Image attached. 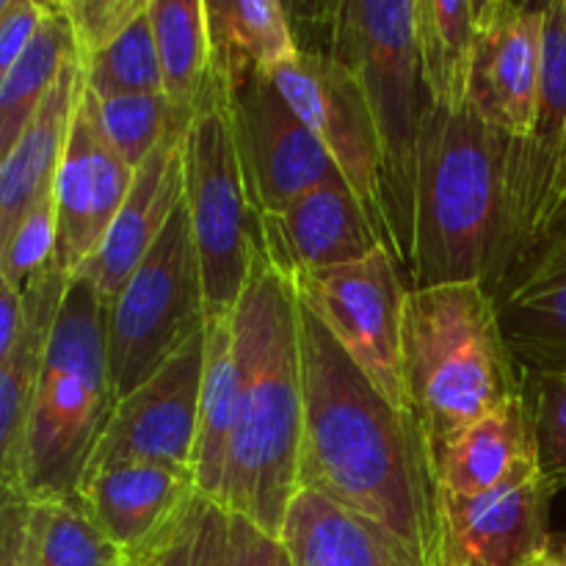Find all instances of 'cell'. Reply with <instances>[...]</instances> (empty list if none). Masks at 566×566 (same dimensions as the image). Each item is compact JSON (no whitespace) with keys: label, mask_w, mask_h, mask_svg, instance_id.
Returning <instances> with one entry per match:
<instances>
[{"label":"cell","mask_w":566,"mask_h":566,"mask_svg":"<svg viewBox=\"0 0 566 566\" xmlns=\"http://www.w3.org/2000/svg\"><path fill=\"white\" fill-rule=\"evenodd\" d=\"M205 379V332L153 379L116 403L83 479L114 464H175L193 470Z\"/></svg>","instance_id":"13"},{"label":"cell","mask_w":566,"mask_h":566,"mask_svg":"<svg viewBox=\"0 0 566 566\" xmlns=\"http://www.w3.org/2000/svg\"><path fill=\"white\" fill-rule=\"evenodd\" d=\"M528 398L534 409L536 453L542 473L556 490L566 486V379L528 376Z\"/></svg>","instance_id":"35"},{"label":"cell","mask_w":566,"mask_h":566,"mask_svg":"<svg viewBox=\"0 0 566 566\" xmlns=\"http://www.w3.org/2000/svg\"><path fill=\"white\" fill-rule=\"evenodd\" d=\"M296 296L318 315L370 385L401 412H412L403 381V304L409 287L392 249L293 282Z\"/></svg>","instance_id":"9"},{"label":"cell","mask_w":566,"mask_h":566,"mask_svg":"<svg viewBox=\"0 0 566 566\" xmlns=\"http://www.w3.org/2000/svg\"><path fill=\"white\" fill-rule=\"evenodd\" d=\"M22 326V291L0 280V357L11 352Z\"/></svg>","instance_id":"39"},{"label":"cell","mask_w":566,"mask_h":566,"mask_svg":"<svg viewBox=\"0 0 566 566\" xmlns=\"http://www.w3.org/2000/svg\"><path fill=\"white\" fill-rule=\"evenodd\" d=\"M271 77L287 105L326 149L343 182L352 188L379 232L381 243L392 249L387 230L381 142L363 83L337 59L313 53H298Z\"/></svg>","instance_id":"11"},{"label":"cell","mask_w":566,"mask_h":566,"mask_svg":"<svg viewBox=\"0 0 566 566\" xmlns=\"http://www.w3.org/2000/svg\"><path fill=\"white\" fill-rule=\"evenodd\" d=\"M403 381L431 468L462 431L528 390L481 282L415 287L403 304Z\"/></svg>","instance_id":"4"},{"label":"cell","mask_w":566,"mask_h":566,"mask_svg":"<svg viewBox=\"0 0 566 566\" xmlns=\"http://www.w3.org/2000/svg\"><path fill=\"white\" fill-rule=\"evenodd\" d=\"M75 59H81L75 28L59 0V3H50L48 20L39 28L36 39L28 44L25 53L14 61L11 70L0 75V158L14 149L61 72Z\"/></svg>","instance_id":"29"},{"label":"cell","mask_w":566,"mask_h":566,"mask_svg":"<svg viewBox=\"0 0 566 566\" xmlns=\"http://www.w3.org/2000/svg\"><path fill=\"white\" fill-rule=\"evenodd\" d=\"M238 409L235 329L230 315H213L205 326V379L199 403V437L193 451V473L199 492L221 503L227 464H230L232 429Z\"/></svg>","instance_id":"27"},{"label":"cell","mask_w":566,"mask_h":566,"mask_svg":"<svg viewBox=\"0 0 566 566\" xmlns=\"http://www.w3.org/2000/svg\"><path fill=\"white\" fill-rule=\"evenodd\" d=\"M97 114L108 142L133 169H138L175 127L191 125L175 114L166 94H125V97L97 99Z\"/></svg>","instance_id":"33"},{"label":"cell","mask_w":566,"mask_h":566,"mask_svg":"<svg viewBox=\"0 0 566 566\" xmlns=\"http://www.w3.org/2000/svg\"><path fill=\"white\" fill-rule=\"evenodd\" d=\"M238 409L221 506L280 536L298 495L304 429L298 304L291 282L254 254L252 276L232 310Z\"/></svg>","instance_id":"2"},{"label":"cell","mask_w":566,"mask_h":566,"mask_svg":"<svg viewBox=\"0 0 566 566\" xmlns=\"http://www.w3.org/2000/svg\"><path fill=\"white\" fill-rule=\"evenodd\" d=\"M545 6L481 0L470 105L509 138H525L536 119L545 50Z\"/></svg>","instance_id":"16"},{"label":"cell","mask_w":566,"mask_h":566,"mask_svg":"<svg viewBox=\"0 0 566 566\" xmlns=\"http://www.w3.org/2000/svg\"><path fill=\"white\" fill-rule=\"evenodd\" d=\"M149 22L164 66V94L191 122L213 75L208 0H149Z\"/></svg>","instance_id":"30"},{"label":"cell","mask_w":566,"mask_h":566,"mask_svg":"<svg viewBox=\"0 0 566 566\" xmlns=\"http://www.w3.org/2000/svg\"><path fill=\"white\" fill-rule=\"evenodd\" d=\"M77 495L127 556L144 558L199 495V484L191 468L114 464L86 475Z\"/></svg>","instance_id":"20"},{"label":"cell","mask_w":566,"mask_h":566,"mask_svg":"<svg viewBox=\"0 0 566 566\" xmlns=\"http://www.w3.org/2000/svg\"><path fill=\"white\" fill-rule=\"evenodd\" d=\"M509 136L475 114L431 105L415 199V287L481 282L501 271L506 235Z\"/></svg>","instance_id":"3"},{"label":"cell","mask_w":566,"mask_h":566,"mask_svg":"<svg viewBox=\"0 0 566 566\" xmlns=\"http://www.w3.org/2000/svg\"><path fill=\"white\" fill-rule=\"evenodd\" d=\"M188 127H175L136 169L133 188L105 235L103 247L81 269L86 282L108 307L127 285L142 260L169 224L171 213L182 202V138Z\"/></svg>","instance_id":"19"},{"label":"cell","mask_w":566,"mask_h":566,"mask_svg":"<svg viewBox=\"0 0 566 566\" xmlns=\"http://www.w3.org/2000/svg\"><path fill=\"white\" fill-rule=\"evenodd\" d=\"M213 70L224 83L249 72L274 75L298 55L287 9L276 0H208Z\"/></svg>","instance_id":"26"},{"label":"cell","mask_w":566,"mask_h":566,"mask_svg":"<svg viewBox=\"0 0 566 566\" xmlns=\"http://www.w3.org/2000/svg\"><path fill=\"white\" fill-rule=\"evenodd\" d=\"M558 556H562V558H564V562H566V545L562 547V551H558Z\"/></svg>","instance_id":"42"},{"label":"cell","mask_w":566,"mask_h":566,"mask_svg":"<svg viewBox=\"0 0 566 566\" xmlns=\"http://www.w3.org/2000/svg\"><path fill=\"white\" fill-rule=\"evenodd\" d=\"M525 566H566V562L558 556V551H547L542 556H536L534 562H528Z\"/></svg>","instance_id":"40"},{"label":"cell","mask_w":566,"mask_h":566,"mask_svg":"<svg viewBox=\"0 0 566 566\" xmlns=\"http://www.w3.org/2000/svg\"><path fill=\"white\" fill-rule=\"evenodd\" d=\"M127 566H147V564H144V562H138V558H133V562L127 564Z\"/></svg>","instance_id":"41"},{"label":"cell","mask_w":566,"mask_h":566,"mask_svg":"<svg viewBox=\"0 0 566 566\" xmlns=\"http://www.w3.org/2000/svg\"><path fill=\"white\" fill-rule=\"evenodd\" d=\"M566 210V0L545 6V50L536 119L509 138L506 235L497 282ZM492 285V287H495ZM490 287V291H492Z\"/></svg>","instance_id":"10"},{"label":"cell","mask_w":566,"mask_h":566,"mask_svg":"<svg viewBox=\"0 0 566 566\" xmlns=\"http://www.w3.org/2000/svg\"><path fill=\"white\" fill-rule=\"evenodd\" d=\"M130 562L94 520L81 495L31 497L25 566H127Z\"/></svg>","instance_id":"31"},{"label":"cell","mask_w":566,"mask_h":566,"mask_svg":"<svg viewBox=\"0 0 566 566\" xmlns=\"http://www.w3.org/2000/svg\"><path fill=\"white\" fill-rule=\"evenodd\" d=\"M296 304L304 387L298 490L363 514L434 566L437 479L418 418L392 407L318 315L298 296Z\"/></svg>","instance_id":"1"},{"label":"cell","mask_w":566,"mask_h":566,"mask_svg":"<svg viewBox=\"0 0 566 566\" xmlns=\"http://www.w3.org/2000/svg\"><path fill=\"white\" fill-rule=\"evenodd\" d=\"M83 88V61L75 59L61 72L14 149L0 158V241L14 230L28 208L53 191Z\"/></svg>","instance_id":"23"},{"label":"cell","mask_w":566,"mask_h":566,"mask_svg":"<svg viewBox=\"0 0 566 566\" xmlns=\"http://www.w3.org/2000/svg\"><path fill=\"white\" fill-rule=\"evenodd\" d=\"M83 77L97 99L164 94V66L149 11H144L114 44L83 61Z\"/></svg>","instance_id":"32"},{"label":"cell","mask_w":566,"mask_h":566,"mask_svg":"<svg viewBox=\"0 0 566 566\" xmlns=\"http://www.w3.org/2000/svg\"><path fill=\"white\" fill-rule=\"evenodd\" d=\"M28 495H3L0 501V566H25Z\"/></svg>","instance_id":"38"},{"label":"cell","mask_w":566,"mask_h":566,"mask_svg":"<svg viewBox=\"0 0 566 566\" xmlns=\"http://www.w3.org/2000/svg\"><path fill=\"white\" fill-rule=\"evenodd\" d=\"M542 470L479 497L437 490L434 566H525L551 545V501Z\"/></svg>","instance_id":"14"},{"label":"cell","mask_w":566,"mask_h":566,"mask_svg":"<svg viewBox=\"0 0 566 566\" xmlns=\"http://www.w3.org/2000/svg\"><path fill=\"white\" fill-rule=\"evenodd\" d=\"M182 199L202 263L208 318L230 315L263 238L232 136L230 97L216 70L182 138Z\"/></svg>","instance_id":"7"},{"label":"cell","mask_w":566,"mask_h":566,"mask_svg":"<svg viewBox=\"0 0 566 566\" xmlns=\"http://www.w3.org/2000/svg\"><path fill=\"white\" fill-rule=\"evenodd\" d=\"M479 9L481 0H418L415 42L434 108L462 111L470 105Z\"/></svg>","instance_id":"28"},{"label":"cell","mask_w":566,"mask_h":566,"mask_svg":"<svg viewBox=\"0 0 566 566\" xmlns=\"http://www.w3.org/2000/svg\"><path fill=\"white\" fill-rule=\"evenodd\" d=\"M293 566H423L363 514L298 490L280 534Z\"/></svg>","instance_id":"24"},{"label":"cell","mask_w":566,"mask_h":566,"mask_svg":"<svg viewBox=\"0 0 566 566\" xmlns=\"http://www.w3.org/2000/svg\"><path fill=\"white\" fill-rule=\"evenodd\" d=\"M136 169L116 153L105 136L97 114V97L83 88L72 122L70 142L53 182L55 213H59V249L55 263L70 276L103 247L122 205L133 188Z\"/></svg>","instance_id":"15"},{"label":"cell","mask_w":566,"mask_h":566,"mask_svg":"<svg viewBox=\"0 0 566 566\" xmlns=\"http://www.w3.org/2000/svg\"><path fill=\"white\" fill-rule=\"evenodd\" d=\"M260 238L269 263L291 285L298 276L354 263L385 247L343 180L302 193L285 210L260 216Z\"/></svg>","instance_id":"18"},{"label":"cell","mask_w":566,"mask_h":566,"mask_svg":"<svg viewBox=\"0 0 566 566\" xmlns=\"http://www.w3.org/2000/svg\"><path fill=\"white\" fill-rule=\"evenodd\" d=\"M72 28H75L81 61L114 44L138 17L149 0H61Z\"/></svg>","instance_id":"36"},{"label":"cell","mask_w":566,"mask_h":566,"mask_svg":"<svg viewBox=\"0 0 566 566\" xmlns=\"http://www.w3.org/2000/svg\"><path fill=\"white\" fill-rule=\"evenodd\" d=\"M490 293L520 368L566 379V210Z\"/></svg>","instance_id":"17"},{"label":"cell","mask_w":566,"mask_h":566,"mask_svg":"<svg viewBox=\"0 0 566 566\" xmlns=\"http://www.w3.org/2000/svg\"><path fill=\"white\" fill-rule=\"evenodd\" d=\"M138 562L147 566H293L280 536L202 492L193 495Z\"/></svg>","instance_id":"25"},{"label":"cell","mask_w":566,"mask_h":566,"mask_svg":"<svg viewBox=\"0 0 566 566\" xmlns=\"http://www.w3.org/2000/svg\"><path fill=\"white\" fill-rule=\"evenodd\" d=\"M116 409L108 370V307L92 282L72 276L22 448V492L70 497Z\"/></svg>","instance_id":"5"},{"label":"cell","mask_w":566,"mask_h":566,"mask_svg":"<svg viewBox=\"0 0 566 566\" xmlns=\"http://www.w3.org/2000/svg\"><path fill=\"white\" fill-rule=\"evenodd\" d=\"M59 249V213L53 191L25 210L14 230L0 241V280L25 293Z\"/></svg>","instance_id":"34"},{"label":"cell","mask_w":566,"mask_h":566,"mask_svg":"<svg viewBox=\"0 0 566 566\" xmlns=\"http://www.w3.org/2000/svg\"><path fill=\"white\" fill-rule=\"evenodd\" d=\"M415 0L337 3L329 53L357 75L381 142L390 247L401 269L412 265L420 144L431 114L415 42Z\"/></svg>","instance_id":"6"},{"label":"cell","mask_w":566,"mask_h":566,"mask_svg":"<svg viewBox=\"0 0 566 566\" xmlns=\"http://www.w3.org/2000/svg\"><path fill=\"white\" fill-rule=\"evenodd\" d=\"M539 468L534 409L528 390L481 418L442 451L434 468L437 490L457 497H479Z\"/></svg>","instance_id":"22"},{"label":"cell","mask_w":566,"mask_h":566,"mask_svg":"<svg viewBox=\"0 0 566 566\" xmlns=\"http://www.w3.org/2000/svg\"><path fill=\"white\" fill-rule=\"evenodd\" d=\"M208 326L202 263L186 199L108 304V370L116 403L153 379Z\"/></svg>","instance_id":"8"},{"label":"cell","mask_w":566,"mask_h":566,"mask_svg":"<svg viewBox=\"0 0 566 566\" xmlns=\"http://www.w3.org/2000/svg\"><path fill=\"white\" fill-rule=\"evenodd\" d=\"M72 276L59 263L48 265L22 293V326L6 357H0V492H22V448L33 396L48 365L55 321Z\"/></svg>","instance_id":"21"},{"label":"cell","mask_w":566,"mask_h":566,"mask_svg":"<svg viewBox=\"0 0 566 566\" xmlns=\"http://www.w3.org/2000/svg\"><path fill=\"white\" fill-rule=\"evenodd\" d=\"M50 14L42 0H0V75L14 66Z\"/></svg>","instance_id":"37"},{"label":"cell","mask_w":566,"mask_h":566,"mask_svg":"<svg viewBox=\"0 0 566 566\" xmlns=\"http://www.w3.org/2000/svg\"><path fill=\"white\" fill-rule=\"evenodd\" d=\"M243 180L254 213H276L326 182L343 180L310 127L287 105L274 77L249 72L224 83Z\"/></svg>","instance_id":"12"}]
</instances>
